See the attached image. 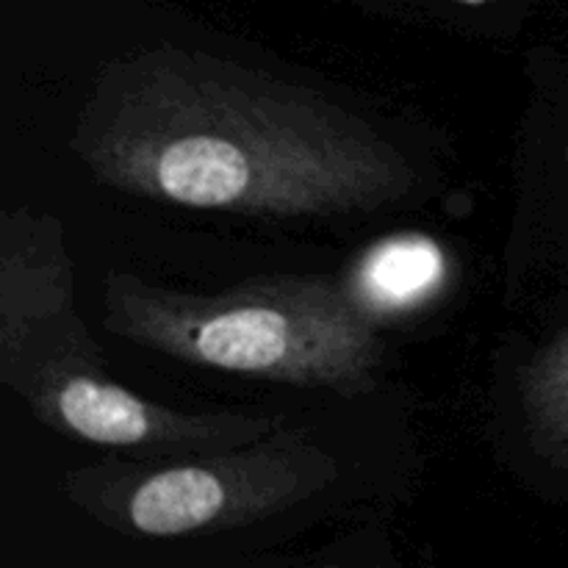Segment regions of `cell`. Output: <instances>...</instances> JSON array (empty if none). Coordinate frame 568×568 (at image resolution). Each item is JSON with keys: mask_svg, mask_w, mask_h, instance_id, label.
Segmentation results:
<instances>
[{"mask_svg": "<svg viewBox=\"0 0 568 568\" xmlns=\"http://www.w3.org/2000/svg\"><path fill=\"white\" fill-rule=\"evenodd\" d=\"M72 153L133 197L247 216H338L399 203L408 155L372 122L270 72L183 48L114 59Z\"/></svg>", "mask_w": 568, "mask_h": 568, "instance_id": "1", "label": "cell"}, {"mask_svg": "<svg viewBox=\"0 0 568 568\" xmlns=\"http://www.w3.org/2000/svg\"><path fill=\"white\" fill-rule=\"evenodd\" d=\"M103 325L125 342L194 366L358 394L383 342L347 288L325 275H272L222 294H186L109 275Z\"/></svg>", "mask_w": 568, "mask_h": 568, "instance_id": "2", "label": "cell"}, {"mask_svg": "<svg viewBox=\"0 0 568 568\" xmlns=\"http://www.w3.org/2000/svg\"><path fill=\"white\" fill-rule=\"evenodd\" d=\"M42 425L78 442L122 449L222 453L281 430L277 416L186 414L139 397L109 381L103 361L59 364L33 372L14 388Z\"/></svg>", "mask_w": 568, "mask_h": 568, "instance_id": "3", "label": "cell"}, {"mask_svg": "<svg viewBox=\"0 0 568 568\" xmlns=\"http://www.w3.org/2000/svg\"><path fill=\"white\" fill-rule=\"evenodd\" d=\"M336 475V464L303 430H275L216 458L159 466L131 477L128 519L144 536H183L222 519L233 503L270 499Z\"/></svg>", "mask_w": 568, "mask_h": 568, "instance_id": "4", "label": "cell"}, {"mask_svg": "<svg viewBox=\"0 0 568 568\" xmlns=\"http://www.w3.org/2000/svg\"><path fill=\"white\" fill-rule=\"evenodd\" d=\"M83 355L98 347L78 320L59 222L9 211L0 227V377L11 386L37 366Z\"/></svg>", "mask_w": 568, "mask_h": 568, "instance_id": "5", "label": "cell"}, {"mask_svg": "<svg viewBox=\"0 0 568 568\" xmlns=\"http://www.w3.org/2000/svg\"><path fill=\"white\" fill-rule=\"evenodd\" d=\"M447 281V255L436 239L425 233H397L375 242L353 266L349 300L369 316H397L422 308Z\"/></svg>", "mask_w": 568, "mask_h": 568, "instance_id": "6", "label": "cell"}, {"mask_svg": "<svg viewBox=\"0 0 568 568\" xmlns=\"http://www.w3.org/2000/svg\"><path fill=\"white\" fill-rule=\"evenodd\" d=\"M519 403L532 447L549 455H568V336L525 366L519 375Z\"/></svg>", "mask_w": 568, "mask_h": 568, "instance_id": "7", "label": "cell"}, {"mask_svg": "<svg viewBox=\"0 0 568 568\" xmlns=\"http://www.w3.org/2000/svg\"><path fill=\"white\" fill-rule=\"evenodd\" d=\"M466 3H480V0H466Z\"/></svg>", "mask_w": 568, "mask_h": 568, "instance_id": "8", "label": "cell"}]
</instances>
